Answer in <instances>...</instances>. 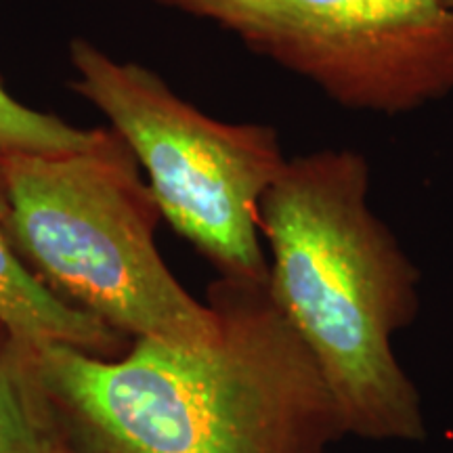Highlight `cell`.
<instances>
[{"label":"cell","instance_id":"8992f818","mask_svg":"<svg viewBox=\"0 0 453 453\" xmlns=\"http://www.w3.org/2000/svg\"><path fill=\"white\" fill-rule=\"evenodd\" d=\"M0 326L26 357L49 344L97 353L111 342V327L55 294L26 267L7 225V197L0 180Z\"/></svg>","mask_w":453,"mask_h":453},{"label":"cell","instance_id":"5b68a950","mask_svg":"<svg viewBox=\"0 0 453 453\" xmlns=\"http://www.w3.org/2000/svg\"><path fill=\"white\" fill-rule=\"evenodd\" d=\"M214 21L327 99L382 116L453 95V9L441 0H154Z\"/></svg>","mask_w":453,"mask_h":453},{"label":"cell","instance_id":"52a82bcc","mask_svg":"<svg viewBox=\"0 0 453 453\" xmlns=\"http://www.w3.org/2000/svg\"><path fill=\"white\" fill-rule=\"evenodd\" d=\"M104 130H81L21 105L0 84V154H72L93 147Z\"/></svg>","mask_w":453,"mask_h":453},{"label":"cell","instance_id":"277c9868","mask_svg":"<svg viewBox=\"0 0 453 453\" xmlns=\"http://www.w3.org/2000/svg\"><path fill=\"white\" fill-rule=\"evenodd\" d=\"M73 88L110 118L150 174L162 217L225 280L267 283L260 248V200L286 166L271 127L214 120L137 64H120L73 41Z\"/></svg>","mask_w":453,"mask_h":453},{"label":"cell","instance_id":"9c48e42d","mask_svg":"<svg viewBox=\"0 0 453 453\" xmlns=\"http://www.w3.org/2000/svg\"><path fill=\"white\" fill-rule=\"evenodd\" d=\"M441 3L445 4V7H449V9H453V0H441Z\"/></svg>","mask_w":453,"mask_h":453},{"label":"cell","instance_id":"ba28073f","mask_svg":"<svg viewBox=\"0 0 453 453\" xmlns=\"http://www.w3.org/2000/svg\"><path fill=\"white\" fill-rule=\"evenodd\" d=\"M24 353L0 350V453H57L26 382Z\"/></svg>","mask_w":453,"mask_h":453},{"label":"cell","instance_id":"30bf717a","mask_svg":"<svg viewBox=\"0 0 453 453\" xmlns=\"http://www.w3.org/2000/svg\"><path fill=\"white\" fill-rule=\"evenodd\" d=\"M57 453H59V451H57Z\"/></svg>","mask_w":453,"mask_h":453},{"label":"cell","instance_id":"6da1fadb","mask_svg":"<svg viewBox=\"0 0 453 453\" xmlns=\"http://www.w3.org/2000/svg\"><path fill=\"white\" fill-rule=\"evenodd\" d=\"M212 304L211 347L137 338L118 361L70 344L27 357L84 453H330L349 434L269 281L225 280Z\"/></svg>","mask_w":453,"mask_h":453},{"label":"cell","instance_id":"3957f363","mask_svg":"<svg viewBox=\"0 0 453 453\" xmlns=\"http://www.w3.org/2000/svg\"><path fill=\"white\" fill-rule=\"evenodd\" d=\"M116 130L72 154H0L7 225L21 257L73 307L180 349L223 336V319L170 273L154 242L160 217Z\"/></svg>","mask_w":453,"mask_h":453},{"label":"cell","instance_id":"7a4b0ae2","mask_svg":"<svg viewBox=\"0 0 453 453\" xmlns=\"http://www.w3.org/2000/svg\"><path fill=\"white\" fill-rule=\"evenodd\" d=\"M367 196L370 164L359 151L288 160L260 200L269 292L313 355L349 434L422 441L420 395L393 349L420 307V273Z\"/></svg>","mask_w":453,"mask_h":453}]
</instances>
